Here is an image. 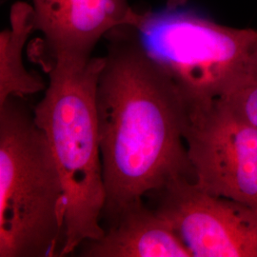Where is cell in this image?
Segmentation results:
<instances>
[{"mask_svg":"<svg viewBox=\"0 0 257 257\" xmlns=\"http://www.w3.org/2000/svg\"><path fill=\"white\" fill-rule=\"evenodd\" d=\"M96 91L110 220L130 203L179 179L194 181L184 130L187 107L175 81L150 57L133 25L109 32Z\"/></svg>","mask_w":257,"mask_h":257,"instance_id":"obj_1","label":"cell"},{"mask_svg":"<svg viewBox=\"0 0 257 257\" xmlns=\"http://www.w3.org/2000/svg\"><path fill=\"white\" fill-rule=\"evenodd\" d=\"M105 57L83 64H43L50 82L34 109L64 186V245L60 256L105 233L100 225L106 203L96 111V91Z\"/></svg>","mask_w":257,"mask_h":257,"instance_id":"obj_2","label":"cell"},{"mask_svg":"<svg viewBox=\"0 0 257 257\" xmlns=\"http://www.w3.org/2000/svg\"><path fill=\"white\" fill-rule=\"evenodd\" d=\"M23 97L0 105V257L60 256L64 186Z\"/></svg>","mask_w":257,"mask_h":257,"instance_id":"obj_3","label":"cell"},{"mask_svg":"<svg viewBox=\"0 0 257 257\" xmlns=\"http://www.w3.org/2000/svg\"><path fill=\"white\" fill-rule=\"evenodd\" d=\"M134 27L187 107L217 99L257 43V30L222 25L193 11L139 10Z\"/></svg>","mask_w":257,"mask_h":257,"instance_id":"obj_4","label":"cell"},{"mask_svg":"<svg viewBox=\"0 0 257 257\" xmlns=\"http://www.w3.org/2000/svg\"><path fill=\"white\" fill-rule=\"evenodd\" d=\"M184 138L194 183L257 208V127L217 98L187 107Z\"/></svg>","mask_w":257,"mask_h":257,"instance_id":"obj_5","label":"cell"},{"mask_svg":"<svg viewBox=\"0 0 257 257\" xmlns=\"http://www.w3.org/2000/svg\"><path fill=\"white\" fill-rule=\"evenodd\" d=\"M148 195L192 256L257 257L256 207L207 193L190 179Z\"/></svg>","mask_w":257,"mask_h":257,"instance_id":"obj_6","label":"cell"},{"mask_svg":"<svg viewBox=\"0 0 257 257\" xmlns=\"http://www.w3.org/2000/svg\"><path fill=\"white\" fill-rule=\"evenodd\" d=\"M36 31L42 34L37 61L83 64L111 30L135 26L139 10L128 0H32Z\"/></svg>","mask_w":257,"mask_h":257,"instance_id":"obj_7","label":"cell"},{"mask_svg":"<svg viewBox=\"0 0 257 257\" xmlns=\"http://www.w3.org/2000/svg\"><path fill=\"white\" fill-rule=\"evenodd\" d=\"M84 245L86 257H193L170 223L143 199L130 203L102 237Z\"/></svg>","mask_w":257,"mask_h":257,"instance_id":"obj_8","label":"cell"},{"mask_svg":"<svg viewBox=\"0 0 257 257\" xmlns=\"http://www.w3.org/2000/svg\"><path fill=\"white\" fill-rule=\"evenodd\" d=\"M9 29L0 33V105L10 97H25L46 90L43 78L29 72L23 51L30 36L36 32L32 4L16 2L10 13Z\"/></svg>","mask_w":257,"mask_h":257,"instance_id":"obj_9","label":"cell"},{"mask_svg":"<svg viewBox=\"0 0 257 257\" xmlns=\"http://www.w3.org/2000/svg\"><path fill=\"white\" fill-rule=\"evenodd\" d=\"M219 99L257 127V43Z\"/></svg>","mask_w":257,"mask_h":257,"instance_id":"obj_10","label":"cell"},{"mask_svg":"<svg viewBox=\"0 0 257 257\" xmlns=\"http://www.w3.org/2000/svg\"><path fill=\"white\" fill-rule=\"evenodd\" d=\"M189 0H165V9L175 10L183 8Z\"/></svg>","mask_w":257,"mask_h":257,"instance_id":"obj_11","label":"cell"}]
</instances>
